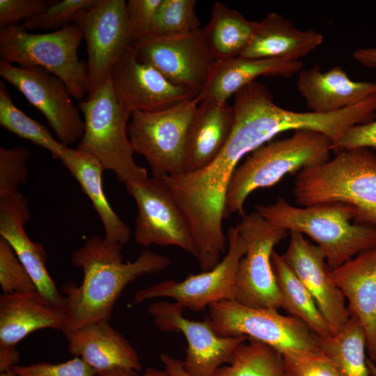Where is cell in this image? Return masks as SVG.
<instances>
[{"instance_id":"obj_3","label":"cell","mask_w":376,"mask_h":376,"mask_svg":"<svg viewBox=\"0 0 376 376\" xmlns=\"http://www.w3.org/2000/svg\"><path fill=\"white\" fill-rule=\"evenodd\" d=\"M293 194L301 206L341 201L353 205L354 223L376 227V153L367 148L339 152L300 171Z\"/></svg>"},{"instance_id":"obj_24","label":"cell","mask_w":376,"mask_h":376,"mask_svg":"<svg viewBox=\"0 0 376 376\" xmlns=\"http://www.w3.org/2000/svg\"><path fill=\"white\" fill-rule=\"evenodd\" d=\"M322 40L320 33L301 31L282 15L272 13L258 22L249 45L240 56L297 61L319 47Z\"/></svg>"},{"instance_id":"obj_29","label":"cell","mask_w":376,"mask_h":376,"mask_svg":"<svg viewBox=\"0 0 376 376\" xmlns=\"http://www.w3.org/2000/svg\"><path fill=\"white\" fill-rule=\"evenodd\" d=\"M271 263L281 297V308L302 321L316 336L321 338L331 336L314 298L281 255L274 251Z\"/></svg>"},{"instance_id":"obj_4","label":"cell","mask_w":376,"mask_h":376,"mask_svg":"<svg viewBox=\"0 0 376 376\" xmlns=\"http://www.w3.org/2000/svg\"><path fill=\"white\" fill-rule=\"evenodd\" d=\"M331 140L308 130H295L287 139L270 141L251 152L238 166L230 181L226 198V217L232 213L244 215L247 196L259 188L279 182L285 175L330 159Z\"/></svg>"},{"instance_id":"obj_33","label":"cell","mask_w":376,"mask_h":376,"mask_svg":"<svg viewBox=\"0 0 376 376\" xmlns=\"http://www.w3.org/2000/svg\"><path fill=\"white\" fill-rule=\"evenodd\" d=\"M30 154L23 146L0 147V197L14 195L29 178Z\"/></svg>"},{"instance_id":"obj_30","label":"cell","mask_w":376,"mask_h":376,"mask_svg":"<svg viewBox=\"0 0 376 376\" xmlns=\"http://www.w3.org/2000/svg\"><path fill=\"white\" fill-rule=\"evenodd\" d=\"M248 339L249 343L240 345L215 376H287L281 352L263 342Z\"/></svg>"},{"instance_id":"obj_43","label":"cell","mask_w":376,"mask_h":376,"mask_svg":"<svg viewBox=\"0 0 376 376\" xmlns=\"http://www.w3.org/2000/svg\"><path fill=\"white\" fill-rule=\"evenodd\" d=\"M139 376V375H136ZM140 376H170L169 373L164 369V370H158L154 368H148L145 370L143 375Z\"/></svg>"},{"instance_id":"obj_12","label":"cell","mask_w":376,"mask_h":376,"mask_svg":"<svg viewBox=\"0 0 376 376\" xmlns=\"http://www.w3.org/2000/svg\"><path fill=\"white\" fill-rule=\"evenodd\" d=\"M0 76L45 117L65 146L80 140L84 123L64 82L43 68L21 67L0 60Z\"/></svg>"},{"instance_id":"obj_44","label":"cell","mask_w":376,"mask_h":376,"mask_svg":"<svg viewBox=\"0 0 376 376\" xmlns=\"http://www.w3.org/2000/svg\"><path fill=\"white\" fill-rule=\"evenodd\" d=\"M366 363L370 376H376V361H373L369 358H367Z\"/></svg>"},{"instance_id":"obj_20","label":"cell","mask_w":376,"mask_h":376,"mask_svg":"<svg viewBox=\"0 0 376 376\" xmlns=\"http://www.w3.org/2000/svg\"><path fill=\"white\" fill-rule=\"evenodd\" d=\"M331 282L347 301L350 312L362 324L368 358L376 361V246L329 272Z\"/></svg>"},{"instance_id":"obj_27","label":"cell","mask_w":376,"mask_h":376,"mask_svg":"<svg viewBox=\"0 0 376 376\" xmlns=\"http://www.w3.org/2000/svg\"><path fill=\"white\" fill-rule=\"evenodd\" d=\"M258 22L215 1L210 22L202 29L204 42L216 61L238 57L249 45Z\"/></svg>"},{"instance_id":"obj_34","label":"cell","mask_w":376,"mask_h":376,"mask_svg":"<svg viewBox=\"0 0 376 376\" xmlns=\"http://www.w3.org/2000/svg\"><path fill=\"white\" fill-rule=\"evenodd\" d=\"M0 285L3 294L36 290L26 268L9 243L0 237Z\"/></svg>"},{"instance_id":"obj_36","label":"cell","mask_w":376,"mask_h":376,"mask_svg":"<svg viewBox=\"0 0 376 376\" xmlns=\"http://www.w3.org/2000/svg\"><path fill=\"white\" fill-rule=\"evenodd\" d=\"M287 376H340L319 351H300L283 354Z\"/></svg>"},{"instance_id":"obj_37","label":"cell","mask_w":376,"mask_h":376,"mask_svg":"<svg viewBox=\"0 0 376 376\" xmlns=\"http://www.w3.org/2000/svg\"><path fill=\"white\" fill-rule=\"evenodd\" d=\"M10 370L17 376H95L93 368L78 357L58 363L42 361L16 365Z\"/></svg>"},{"instance_id":"obj_45","label":"cell","mask_w":376,"mask_h":376,"mask_svg":"<svg viewBox=\"0 0 376 376\" xmlns=\"http://www.w3.org/2000/svg\"><path fill=\"white\" fill-rule=\"evenodd\" d=\"M0 376H17L13 371L11 370L6 372L0 373Z\"/></svg>"},{"instance_id":"obj_42","label":"cell","mask_w":376,"mask_h":376,"mask_svg":"<svg viewBox=\"0 0 376 376\" xmlns=\"http://www.w3.org/2000/svg\"><path fill=\"white\" fill-rule=\"evenodd\" d=\"M353 57L364 66L376 68V47L358 49L353 52Z\"/></svg>"},{"instance_id":"obj_1","label":"cell","mask_w":376,"mask_h":376,"mask_svg":"<svg viewBox=\"0 0 376 376\" xmlns=\"http://www.w3.org/2000/svg\"><path fill=\"white\" fill-rule=\"evenodd\" d=\"M123 246L99 236H92L71 256L72 265L81 268L84 277L77 285L65 283V323L63 332L84 324L109 320L123 290L139 277L158 273L170 264L168 257L143 251L134 261L123 263Z\"/></svg>"},{"instance_id":"obj_38","label":"cell","mask_w":376,"mask_h":376,"mask_svg":"<svg viewBox=\"0 0 376 376\" xmlns=\"http://www.w3.org/2000/svg\"><path fill=\"white\" fill-rule=\"evenodd\" d=\"M162 0H129L126 3L130 42L133 46L147 38Z\"/></svg>"},{"instance_id":"obj_10","label":"cell","mask_w":376,"mask_h":376,"mask_svg":"<svg viewBox=\"0 0 376 376\" xmlns=\"http://www.w3.org/2000/svg\"><path fill=\"white\" fill-rule=\"evenodd\" d=\"M125 186L138 209L134 232L136 244L175 246L196 258L190 221L164 182L151 176Z\"/></svg>"},{"instance_id":"obj_14","label":"cell","mask_w":376,"mask_h":376,"mask_svg":"<svg viewBox=\"0 0 376 376\" xmlns=\"http://www.w3.org/2000/svg\"><path fill=\"white\" fill-rule=\"evenodd\" d=\"M184 309L175 301H159L150 304L146 312L160 330L178 331L184 335L187 348L182 363L190 376H215L218 369L230 361L237 347L248 338L220 336L206 320L200 322L185 318Z\"/></svg>"},{"instance_id":"obj_41","label":"cell","mask_w":376,"mask_h":376,"mask_svg":"<svg viewBox=\"0 0 376 376\" xmlns=\"http://www.w3.org/2000/svg\"><path fill=\"white\" fill-rule=\"evenodd\" d=\"M159 358L170 376H190L184 369L182 361L166 353L162 354Z\"/></svg>"},{"instance_id":"obj_19","label":"cell","mask_w":376,"mask_h":376,"mask_svg":"<svg viewBox=\"0 0 376 376\" xmlns=\"http://www.w3.org/2000/svg\"><path fill=\"white\" fill-rule=\"evenodd\" d=\"M31 214L26 198L20 193L0 197V235L11 246L32 279L36 290L54 306L66 312L65 297L48 273L47 253L24 230Z\"/></svg>"},{"instance_id":"obj_13","label":"cell","mask_w":376,"mask_h":376,"mask_svg":"<svg viewBox=\"0 0 376 376\" xmlns=\"http://www.w3.org/2000/svg\"><path fill=\"white\" fill-rule=\"evenodd\" d=\"M126 3L125 0H96L72 19V23L80 28L86 44L88 94L111 77L114 64L131 46Z\"/></svg>"},{"instance_id":"obj_21","label":"cell","mask_w":376,"mask_h":376,"mask_svg":"<svg viewBox=\"0 0 376 376\" xmlns=\"http://www.w3.org/2000/svg\"><path fill=\"white\" fill-rule=\"evenodd\" d=\"M65 312L37 290L0 296V350H17V343L42 329L63 331Z\"/></svg>"},{"instance_id":"obj_7","label":"cell","mask_w":376,"mask_h":376,"mask_svg":"<svg viewBox=\"0 0 376 376\" xmlns=\"http://www.w3.org/2000/svg\"><path fill=\"white\" fill-rule=\"evenodd\" d=\"M200 102L197 95L162 111L132 113L127 125L129 139L134 152L148 163L152 176L185 172L188 131Z\"/></svg>"},{"instance_id":"obj_17","label":"cell","mask_w":376,"mask_h":376,"mask_svg":"<svg viewBox=\"0 0 376 376\" xmlns=\"http://www.w3.org/2000/svg\"><path fill=\"white\" fill-rule=\"evenodd\" d=\"M281 256L314 298L331 335L336 334L351 313L343 293L329 279L331 269L323 252L302 233L291 231L288 246Z\"/></svg>"},{"instance_id":"obj_15","label":"cell","mask_w":376,"mask_h":376,"mask_svg":"<svg viewBox=\"0 0 376 376\" xmlns=\"http://www.w3.org/2000/svg\"><path fill=\"white\" fill-rule=\"evenodd\" d=\"M201 31L172 36H148L133 47L139 61L152 65L172 83L198 95L216 62L204 42Z\"/></svg>"},{"instance_id":"obj_25","label":"cell","mask_w":376,"mask_h":376,"mask_svg":"<svg viewBox=\"0 0 376 376\" xmlns=\"http://www.w3.org/2000/svg\"><path fill=\"white\" fill-rule=\"evenodd\" d=\"M233 106L201 101L191 121L187 140L185 172L200 170L220 153L230 133Z\"/></svg>"},{"instance_id":"obj_28","label":"cell","mask_w":376,"mask_h":376,"mask_svg":"<svg viewBox=\"0 0 376 376\" xmlns=\"http://www.w3.org/2000/svg\"><path fill=\"white\" fill-rule=\"evenodd\" d=\"M316 345L340 376H370L366 363L365 329L354 315L351 313L336 334L325 338L316 336Z\"/></svg>"},{"instance_id":"obj_9","label":"cell","mask_w":376,"mask_h":376,"mask_svg":"<svg viewBox=\"0 0 376 376\" xmlns=\"http://www.w3.org/2000/svg\"><path fill=\"white\" fill-rule=\"evenodd\" d=\"M237 225L246 250L237 270L235 300L250 307L281 308L271 258L274 246L288 231L270 224L256 212L243 215Z\"/></svg>"},{"instance_id":"obj_22","label":"cell","mask_w":376,"mask_h":376,"mask_svg":"<svg viewBox=\"0 0 376 376\" xmlns=\"http://www.w3.org/2000/svg\"><path fill=\"white\" fill-rule=\"evenodd\" d=\"M297 88L311 111L328 113L357 104L376 94V82L354 81L340 65L321 72L315 65L299 72Z\"/></svg>"},{"instance_id":"obj_8","label":"cell","mask_w":376,"mask_h":376,"mask_svg":"<svg viewBox=\"0 0 376 376\" xmlns=\"http://www.w3.org/2000/svg\"><path fill=\"white\" fill-rule=\"evenodd\" d=\"M205 320L220 336H246L281 352L318 351L316 335L299 319L271 308H255L235 300L210 304Z\"/></svg>"},{"instance_id":"obj_2","label":"cell","mask_w":376,"mask_h":376,"mask_svg":"<svg viewBox=\"0 0 376 376\" xmlns=\"http://www.w3.org/2000/svg\"><path fill=\"white\" fill-rule=\"evenodd\" d=\"M255 209L270 224L309 236L323 252L331 270L376 246V227L354 223L355 208L345 202L298 207L280 197L273 203L257 205Z\"/></svg>"},{"instance_id":"obj_31","label":"cell","mask_w":376,"mask_h":376,"mask_svg":"<svg viewBox=\"0 0 376 376\" xmlns=\"http://www.w3.org/2000/svg\"><path fill=\"white\" fill-rule=\"evenodd\" d=\"M0 125L8 132L48 150L60 159L66 148L55 139L49 129L29 118L13 103L4 82L0 81Z\"/></svg>"},{"instance_id":"obj_18","label":"cell","mask_w":376,"mask_h":376,"mask_svg":"<svg viewBox=\"0 0 376 376\" xmlns=\"http://www.w3.org/2000/svg\"><path fill=\"white\" fill-rule=\"evenodd\" d=\"M63 334L69 353L86 362L95 376H136L141 369L136 351L109 320L91 322Z\"/></svg>"},{"instance_id":"obj_16","label":"cell","mask_w":376,"mask_h":376,"mask_svg":"<svg viewBox=\"0 0 376 376\" xmlns=\"http://www.w3.org/2000/svg\"><path fill=\"white\" fill-rule=\"evenodd\" d=\"M111 79L118 99L131 113L162 111L197 95L139 61L133 46L121 54L112 68Z\"/></svg>"},{"instance_id":"obj_23","label":"cell","mask_w":376,"mask_h":376,"mask_svg":"<svg viewBox=\"0 0 376 376\" xmlns=\"http://www.w3.org/2000/svg\"><path fill=\"white\" fill-rule=\"evenodd\" d=\"M302 62L275 58L236 57L216 61L198 94L201 101L225 104L240 90L260 76L291 77L302 70Z\"/></svg>"},{"instance_id":"obj_39","label":"cell","mask_w":376,"mask_h":376,"mask_svg":"<svg viewBox=\"0 0 376 376\" xmlns=\"http://www.w3.org/2000/svg\"><path fill=\"white\" fill-rule=\"evenodd\" d=\"M47 7L44 0H0V29L37 16Z\"/></svg>"},{"instance_id":"obj_40","label":"cell","mask_w":376,"mask_h":376,"mask_svg":"<svg viewBox=\"0 0 376 376\" xmlns=\"http://www.w3.org/2000/svg\"><path fill=\"white\" fill-rule=\"evenodd\" d=\"M360 148H376V111L373 120L348 127L331 145V150L338 152Z\"/></svg>"},{"instance_id":"obj_6","label":"cell","mask_w":376,"mask_h":376,"mask_svg":"<svg viewBox=\"0 0 376 376\" xmlns=\"http://www.w3.org/2000/svg\"><path fill=\"white\" fill-rule=\"evenodd\" d=\"M82 39L80 28L73 23L46 33H31L19 24L9 26L0 29V60L45 68L81 101L90 88L87 64L77 54Z\"/></svg>"},{"instance_id":"obj_11","label":"cell","mask_w":376,"mask_h":376,"mask_svg":"<svg viewBox=\"0 0 376 376\" xmlns=\"http://www.w3.org/2000/svg\"><path fill=\"white\" fill-rule=\"evenodd\" d=\"M226 236V254L213 269L182 281L168 279L142 288L135 293L134 303L168 297L184 308L199 312L213 303L235 300L237 270L246 246L237 225L230 226Z\"/></svg>"},{"instance_id":"obj_5","label":"cell","mask_w":376,"mask_h":376,"mask_svg":"<svg viewBox=\"0 0 376 376\" xmlns=\"http://www.w3.org/2000/svg\"><path fill=\"white\" fill-rule=\"evenodd\" d=\"M78 108L84 131L77 148L95 157L125 185L146 180L147 171L134 161L127 134L132 113L118 99L111 77L79 101Z\"/></svg>"},{"instance_id":"obj_32","label":"cell","mask_w":376,"mask_h":376,"mask_svg":"<svg viewBox=\"0 0 376 376\" xmlns=\"http://www.w3.org/2000/svg\"><path fill=\"white\" fill-rule=\"evenodd\" d=\"M196 0H162L148 36L185 35L201 29Z\"/></svg>"},{"instance_id":"obj_35","label":"cell","mask_w":376,"mask_h":376,"mask_svg":"<svg viewBox=\"0 0 376 376\" xmlns=\"http://www.w3.org/2000/svg\"><path fill=\"white\" fill-rule=\"evenodd\" d=\"M96 0H63L48 6L46 10L21 24L26 31L42 29L49 32L57 31L72 24L76 14L90 7Z\"/></svg>"},{"instance_id":"obj_26","label":"cell","mask_w":376,"mask_h":376,"mask_svg":"<svg viewBox=\"0 0 376 376\" xmlns=\"http://www.w3.org/2000/svg\"><path fill=\"white\" fill-rule=\"evenodd\" d=\"M79 184L99 216L105 232L104 238L123 246L131 237L130 227L117 215L105 196L102 173L105 169L93 155L69 147L59 159Z\"/></svg>"}]
</instances>
